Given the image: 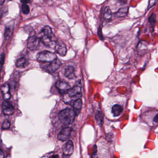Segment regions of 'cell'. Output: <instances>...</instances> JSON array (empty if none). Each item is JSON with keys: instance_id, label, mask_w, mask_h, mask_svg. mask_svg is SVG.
Instances as JSON below:
<instances>
[{"instance_id": "5bb4252c", "label": "cell", "mask_w": 158, "mask_h": 158, "mask_svg": "<svg viewBox=\"0 0 158 158\" xmlns=\"http://www.w3.org/2000/svg\"><path fill=\"white\" fill-rule=\"evenodd\" d=\"M2 94L4 100L8 101L11 97L10 86L8 83H5L1 87Z\"/></svg>"}, {"instance_id": "5b68a950", "label": "cell", "mask_w": 158, "mask_h": 158, "mask_svg": "<svg viewBox=\"0 0 158 158\" xmlns=\"http://www.w3.org/2000/svg\"><path fill=\"white\" fill-rule=\"evenodd\" d=\"M61 65V62L60 60L56 59L52 62H50L48 64H45L44 69L48 72L51 73H55Z\"/></svg>"}, {"instance_id": "7c38bea8", "label": "cell", "mask_w": 158, "mask_h": 158, "mask_svg": "<svg viewBox=\"0 0 158 158\" xmlns=\"http://www.w3.org/2000/svg\"><path fill=\"white\" fill-rule=\"evenodd\" d=\"M63 154L64 157H69L71 156L74 151V145L72 140L67 141L63 147Z\"/></svg>"}, {"instance_id": "603a6c76", "label": "cell", "mask_w": 158, "mask_h": 158, "mask_svg": "<svg viewBox=\"0 0 158 158\" xmlns=\"http://www.w3.org/2000/svg\"><path fill=\"white\" fill-rule=\"evenodd\" d=\"M156 21V17L154 14H152L150 16L148 19L149 23L152 26H154Z\"/></svg>"}, {"instance_id": "ac0fdd59", "label": "cell", "mask_w": 158, "mask_h": 158, "mask_svg": "<svg viewBox=\"0 0 158 158\" xmlns=\"http://www.w3.org/2000/svg\"><path fill=\"white\" fill-rule=\"evenodd\" d=\"M128 7H125L120 8L115 13V16L117 18L124 17L127 15L128 14Z\"/></svg>"}, {"instance_id": "3957f363", "label": "cell", "mask_w": 158, "mask_h": 158, "mask_svg": "<svg viewBox=\"0 0 158 158\" xmlns=\"http://www.w3.org/2000/svg\"><path fill=\"white\" fill-rule=\"evenodd\" d=\"M36 58L38 60L46 63L52 62L57 59L55 53L48 51H44L39 52L37 55Z\"/></svg>"}, {"instance_id": "d4e9b609", "label": "cell", "mask_w": 158, "mask_h": 158, "mask_svg": "<svg viewBox=\"0 0 158 158\" xmlns=\"http://www.w3.org/2000/svg\"><path fill=\"white\" fill-rule=\"evenodd\" d=\"M156 1H157V0H150L149 2L148 9H149L150 8H152V6H154L156 3Z\"/></svg>"}, {"instance_id": "30bf717a", "label": "cell", "mask_w": 158, "mask_h": 158, "mask_svg": "<svg viewBox=\"0 0 158 158\" xmlns=\"http://www.w3.org/2000/svg\"><path fill=\"white\" fill-rule=\"evenodd\" d=\"M14 26V21H11L10 23L7 24L4 32V38L5 40H9L10 39L13 33Z\"/></svg>"}, {"instance_id": "9a60e30c", "label": "cell", "mask_w": 158, "mask_h": 158, "mask_svg": "<svg viewBox=\"0 0 158 158\" xmlns=\"http://www.w3.org/2000/svg\"><path fill=\"white\" fill-rule=\"evenodd\" d=\"M146 114L150 116L151 119L146 120L147 122H148V123H150V124L158 125V111H150V112H146Z\"/></svg>"}, {"instance_id": "484cf974", "label": "cell", "mask_w": 158, "mask_h": 158, "mask_svg": "<svg viewBox=\"0 0 158 158\" xmlns=\"http://www.w3.org/2000/svg\"><path fill=\"white\" fill-rule=\"evenodd\" d=\"M4 60H5V54H4V53H2L1 56V68H2L3 64H4Z\"/></svg>"}, {"instance_id": "f1b7e54d", "label": "cell", "mask_w": 158, "mask_h": 158, "mask_svg": "<svg viewBox=\"0 0 158 158\" xmlns=\"http://www.w3.org/2000/svg\"><path fill=\"white\" fill-rule=\"evenodd\" d=\"M5 0H0V3L1 5H2L4 2H5Z\"/></svg>"}, {"instance_id": "6da1fadb", "label": "cell", "mask_w": 158, "mask_h": 158, "mask_svg": "<svg viewBox=\"0 0 158 158\" xmlns=\"http://www.w3.org/2000/svg\"><path fill=\"white\" fill-rule=\"evenodd\" d=\"M40 41L46 47L55 48L56 41L55 37L52 33L51 28L49 26H45L42 28L40 34Z\"/></svg>"}, {"instance_id": "ffe728a7", "label": "cell", "mask_w": 158, "mask_h": 158, "mask_svg": "<svg viewBox=\"0 0 158 158\" xmlns=\"http://www.w3.org/2000/svg\"><path fill=\"white\" fill-rule=\"evenodd\" d=\"M112 17V12L110 7H106L104 9L103 17L105 20H109Z\"/></svg>"}, {"instance_id": "8992f818", "label": "cell", "mask_w": 158, "mask_h": 158, "mask_svg": "<svg viewBox=\"0 0 158 158\" xmlns=\"http://www.w3.org/2000/svg\"><path fill=\"white\" fill-rule=\"evenodd\" d=\"M2 112L4 115H11L15 113V109L11 102L5 100L2 103Z\"/></svg>"}, {"instance_id": "7402d4cb", "label": "cell", "mask_w": 158, "mask_h": 158, "mask_svg": "<svg viewBox=\"0 0 158 158\" xmlns=\"http://www.w3.org/2000/svg\"><path fill=\"white\" fill-rule=\"evenodd\" d=\"M22 12L24 15H27L30 12V8L27 4H23L22 6Z\"/></svg>"}, {"instance_id": "8fae6325", "label": "cell", "mask_w": 158, "mask_h": 158, "mask_svg": "<svg viewBox=\"0 0 158 158\" xmlns=\"http://www.w3.org/2000/svg\"><path fill=\"white\" fill-rule=\"evenodd\" d=\"M72 129L71 127H66L61 130L58 135V138L62 141L67 140L70 137Z\"/></svg>"}, {"instance_id": "277c9868", "label": "cell", "mask_w": 158, "mask_h": 158, "mask_svg": "<svg viewBox=\"0 0 158 158\" xmlns=\"http://www.w3.org/2000/svg\"><path fill=\"white\" fill-rule=\"evenodd\" d=\"M40 41V38L35 36L30 37L27 41V48L31 51L37 50L39 48Z\"/></svg>"}, {"instance_id": "44dd1931", "label": "cell", "mask_w": 158, "mask_h": 158, "mask_svg": "<svg viewBox=\"0 0 158 158\" xmlns=\"http://www.w3.org/2000/svg\"><path fill=\"white\" fill-rule=\"evenodd\" d=\"M96 119L98 124L101 125L102 124V121H103V116H102L101 113L98 112L96 114Z\"/></svg>"}, {"instance_id": "4fadbf2b", "label": "cell", "mask_w": 158, "mask_h": 158, "mask_svg": "<svg viewBox=\"0 0 158 158\" xmlns=\"http://www.w3.org/2000/svg\"><path fill=\"white\" fill-rule=\"evenodd\" d=\"M56 87L58 90L61 93H66L71 89V86L68 83L60 80L56 83Z\"/></svg>"}, {"instance_id": "cb8c5ba5", "label": "cell", "mask_w": 158, "mask_h": 158, "mask_svg": "<svg viewBox=\"0 0 158 158\" xmlns=\"http://www.w3.org/2000/svg\"><path fill=\"white\" fill-rule=\"evenodd\" d=\"M10 127V122L8 120H5L2 123V128L3 130H6V129H9Z\"/></svg>"}, {"instance_id": "e0dca14e", "label": "cell", "mask_w": 158, "mask_h": 158, "mask_svg": "<svg viewBox=\"0 0 158 158\" xmlns=\"http://www.w3.org/2000/svg\"><path fill=\"white\" fill-rule=\"evenodd\" d=\"M29 64L28 60L26 58H21L17 60L16 62V67L21 69H23L27 67Z\"/></svg>"}, {"instance_id": "52a82bcc", "label": "cell", "mask_w": 158, "mask_h": 158, "mask_svg": "<svg viewBox=\"0 0 158 158\" xmlns=\"http://www.w3.org/2000/svg\"><path fill=\"white\" fill-rule=\"evenodd\" d=\"M124 104L121 102H116L112 105L111 109V112L114 117L120 116L124 110Z\"/></svg>"}, {"instance_id": "83f0119b", "label": "cell", "mask_w": 158, "mask_h": 158, "mask_svg": "<svg viewBox=\"0 0 158 158\" xmlns=\"http://www.w3.org/2000/svg\"><path fill=\"white\" fill-rule=\"evenodd\" d=\"M1 158H3L4 157V154H3V152H2V150H1V156H0Z\"/></svg>"}, {"instance_id": "7a4b0ae2", "label": "cell", "mask_w": 158, "mask_h": 158, "mask_svg": "<svg viewBox=\"0 0 158 158\" xmlns=\"http://www.w3.org/2000/svg\"><path fill=\"white\" fill-rule=\"evenodd\" d=\"M76 114L74 110L68 108L60 112L59 118L62 123L65 125H68L73 123Z\"/></svg>"}, {"instance_id": "d6986e66", "label": "cell", "mask_w": 158, "mask_h": 158, "mask_svg": "<svg viewBox=\"0 0 158 158\" xmlns=\"http://www.w3.org/2000/svg\"><path fill=\"white\" fill-rule=\"evenodd\" d=\"M82 107V101L81 99L76 100L73 103V108L76 114L79 113Z\"/></svg>"}, {"instance_id": "ba28073f", "label": "cell", "mask_w": 158, "mask_h": 158, "mask_svg": "<svg viewBox=\"0 0 158 158\" xmlns=\"http://www.w3.org/2000/svg\"><path fill=\"white\" fill-rule=\"evenodd\" d=\"M67 96L71 99H78L81 96V87L79 85H76L67 91Z\"/></svg>"}, {"instance_id": "4316f807", "label": "cell", "mask_w": 158, "mask_h": 158, "mask_svg": "<svg viewBox=\"0 0 158 158\" xmlns=\"http://www.w3.org/2000/svg\"><path fill=\"white\" fill-rule=\"evenodd\" d=\"M21 2L23 4H27L30 2V0H21Z\"/></svg>"}, {"instance_id": "9c48e42d", "label": "cell", "mask_w": 158, "mask_h": 158, "mask_svg": "<svg viewBox=\"0 0 158 158\" xmlns=\"http://www.w3.org/2000/svg\"><path fill=\"white\" fill-rule=\"evenodd\" d=\"M54 48L56 52L60 56L63 57L66 55L67 49L65 44L61 40H58L56 41V45Z\"/></svg>"}, {"instance_id": "2e32d148", "label": "cell", "mask_w": 158, "mask_h": 158, "mask_svg": "<svg viewBox=\"0 0 158 158\" xmlns=\"http://www.w3.org/2000/svg\"><path fill=\"white\" fill-rule=\"evenodd\" d=\"M74 72V68L73 66H68L64 70V76L69 79H74L76 77Z\"/></svg>"}]
</instances>
